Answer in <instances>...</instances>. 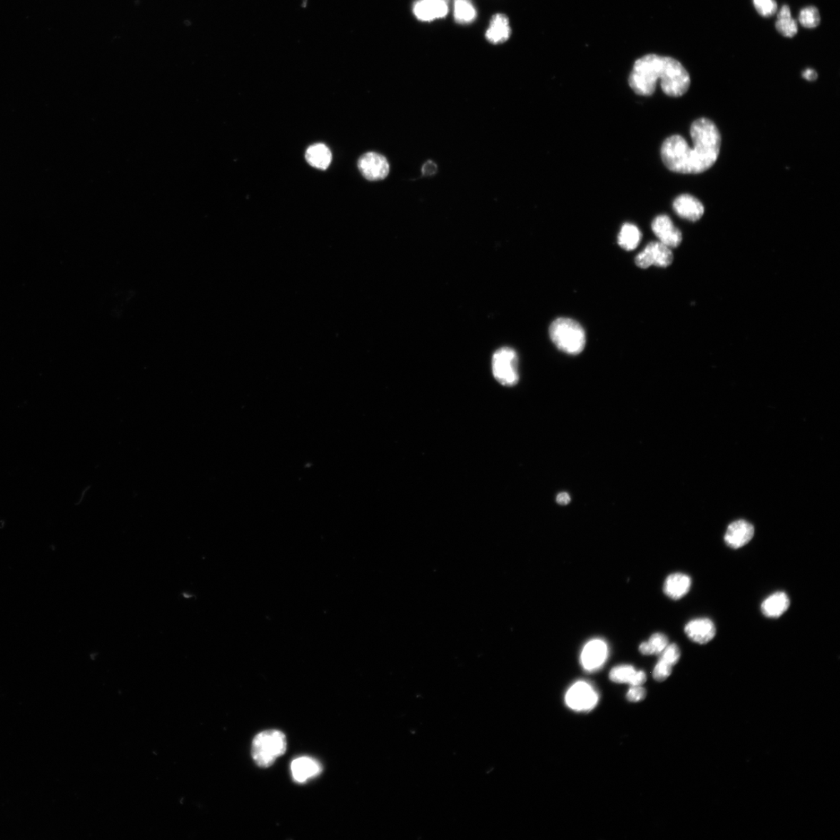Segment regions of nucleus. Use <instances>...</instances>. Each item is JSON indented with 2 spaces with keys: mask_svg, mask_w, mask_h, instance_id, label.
I'll use <instances>...</instances> for the list:
<instances>
[{
  "mask_svg": "<svg viewBox=\"0 0 840 840\" xmlns=\"http://www.w3.org/2000/svg\"><path fill=\"white\" fill-rule=\"evenodd\" d=\"M413 11L415 17L423 22L444 19L449 11V0H418Z\"/></svg>",
  "mask_w": 840,
  "mask_h": 840,
  "instance_id": "obj_11",
  "label": "nucleus"
},
{
  "mask_svg": "<svg viewBox=\"0 0 840 840\" xmlns=\"http://www.w3.org/2000/svg\"><path fill=\"white\" fill-rule=\"evenodd\" d=\"M661 654L660 659L672 666L677 664L679 662L681 657L680 649L678 645L675 644H669V645L665 647Z\"/></svg>",
  "mask_w": 840,
  "mask_h": 840,
  "instance_id": "obj_27",
  "label": "nucleus"
},
{
  "mask_svg": "<svg viewBox=\"0 0 840 840\" xmlns=\"http://www.w3.org/2000/svg\"><path fill=\"white\" fill-rule=\"evenodd\" d=\"M332 153L323 143H315L308 147L305 158L310 166L321 170H326L332 161Z\"/></svg>",
  "mask_w": 840,
  "mask_h": 840,
  "instance_id": "obj_20",
  "label": "nucleus"
},
{
  "mask_svg": "<svg viewBox=\"0 0 840 840\" xmlns=\"http://www.w3.org/2000/svg\"><path fill=\"white\" fill-rule=\"evenodd\" d=\"M512 36L508 17L504 14H497L492 17L490 27L486 32L487 40L493 45L506 42Z\"/></svg>",
  "mask_w": 840,
  "mask_h": 840,
  "instance_id": "obj_16",
  "label": "nucleus"
},
{
  "mask_svg": "<svg viewBox=\"0 0 840 840\" xmlns=\"http://www.w3.org/2000/svg\"><path fill=\"white\" fill-rule=\"evenodd\" d=\"M642 232L634 224H623L618 236L619 246L627 251L634 250L642 240Z\"/></svg>",
  "mask_w": 840,
  "mask_h": 840,
  "instance_id": "obj_22",
  "label": "nucleus"
},
{
  "mask_svg": "<svg viewBox=\"0 0 840 840\" xmlns=\"http://www.w3.org/2000/svg\"><path fill=\"white\" fill-rule=\"evenodd\" d=\"M658 80H661L663 92L672 98L682 97L691 84L689 73L678 60L655 54L637 60L629 77V84L637 94L649 97L654 93Z\"/></svg>",
  "mask_w": 840,
  "mask_h": 840,
  "instance_id": "obj_2",
  "label": "nucleus"
},
{
  "mask_svg": "<svg viewBox=\"0 0 840 840\" xmlns=\"http://www.w3.org/2000/svg\"><path fill=\"white\" fill-rule=\"evenodd\" d=\"M493 377L503 386L512 387L519 382L518 358L516 351L504 348L496 351L492 359Z\"/></svg>",
  "mask_w": 840,
  "mask_h": 840,
  "instance_id": "obj_5",
  "label": "nucleus"
},
{
  "mask_svg": "<svg viewBox=\"0 0 840 840\" xmlns=\"http://www.w3.org/2000/svg\"><path fill=\"white\" fill-rule=\"evenodd\" d=\"M673 259L670 248L663 245L660 241H652L637 255L635 263L642 268H647L652 265L666 268L672 263Z\"/></svg>",
  "mask_w": 840,
  "mask_h": 840,
  "instance_id": "obj_7",
  "label": "nucleus"
},
{
  "mask_svg": "<svg viewBox=\"0 0 840 840\" xmlns=\"http://www.w3.org/2000/svg\"><path fill=\"white\" fill-rule=\"evenodd\" d=\"M791 602L785 592H777L769 595L761 604V611L768 618H779L789 609Z\"/></svg>",
  "mask_w": 840,
  "mask_h": 840,
  "instance_id": "obj_19",
  "label": "nucleus"
},
{
  "mask_svg": "<svg viewBox=\"0 0 840 840\" xmlns=\"http://www.w3.org/2000/svg\"><path fill=\"white\" fill-rule=\"evenodd\" d=\"M754 533V527L751 523L744 520H739L727 527L724 542L727 547L732 549H740L752 540Z\"/></svg>",
  "mask_w": 840,
  "mask_h": 840,
  "instance_id": "obj_12",
  "label": "nucleus"
},
{
  "mask_svg": "<svg viewBox=\"0 0 840 840\" xmlns=\"http://www.w3.org/2000/svg\"><path fill=\"white\" fill-rule=\"evenodd\" d=\"M552 342L562 352L570 355L581 353L585 348L586 334L583 327L573 319L560 318L550 327Z\"/></svg>",
  "mask_w": 840,
  "mask_h": 840,
  "instance_id": "obj_3",
  "label": "nucleus"
},
{
  "mask_svg": "<svg viewBox=\"0 0 840 840\" xmlns=\"http://www.w3.org/2000/svg\"><path fill=\"white\" fill-rule=\"evenodd\" d=\"M646 694V690L642 687H632L627 692V698L629 702L637 703L643 700Z\"/></svg>",
  "mask_w": 840,
  "mask_h": 840,
  "instance_id": "obj_29",
  "label": "nucleus"
},
{
  "mask_svg": "<svg viewBox=\"0 0 840 840\" xmlns=\"http://www.w3.org/2000/svg\"><path fill=\"white\" fill-rule=\"evenodd\" d=\"M673 210L680 218L692 222H697L704 214V206L698 198L689 194H682L674 199Z\"/></svg>",
  "mask_w": 840,
  "mask_h": 840,
  "instance_id": "obj_13",
  "label": "nucleus"
},
{
  "mask_svg": "<svg viewBox=\"0 0 840 840\" xmlns=\"http://www.w3.org/2000/svg\"><path fill=\"white\" fill-rule=\"evenodd\" d=\"M437 168L436 163H435L432 161H428L425 164H424V166L422 167V175L424 176H430L435 175V173L437 172Z\"/></svg>",
  "mask_w": 840,
  "mask_h": 840,
  "instance_id": "obj_30",
  "label": "nucleus"
},
{
  "mask_svg": "<svg viewBox=\"0 0 840 840\" xmlns=\"http://www.w3.org/2000/svg\"><path fill=\"white\" fill-rule=\"evenodd\" d=\"M652 231L663 245L672 248L679 247L682 241V233L675 228L669 216H656L652 224Z\"/></svg>",
  "mask_w": 840,
  "mask_h": 840,
  "instance_id": "obj_10",
  "label": "nucleus"
},
{
  "mask_svg": "<svg viewBox=\"0 0 840 840\" xmlns=\"http://www.w3.org/2000/svg\"><path fill=\"white\" fill-rule=\"evenodd\" d=\"M691 586L692 580L689 576L685 574L675 573L669 575L665 580L664 592L670 599L679 600L689 593Z\"/></svg>",
  "mask_w": 840,
  "mask_h": 840,
  "instance_id": "obj_18",
  "label": "nucleus"
},
{
  "mask_svg": "<svg viewBox=\"0 0 840 840\" xmlns=\"http://www.w3.org/2000/svg\"><path fill=\"white\" fill-rule=\"evenodd\" d=\"M599 694L592 684L586 681H578L571 687L566 694V704L573 711L587 712L592 711L599 702Z\"/></svg>",
  "mask_w": 840,
  "mask_h": 840,
  "instance_id": "obj_6",
  "label": "nucleus"
},
{
  "mask_svg": "<svg viewBox=\"0 0 840 840\" xmlns=\"http://www.w3.org/2000/svg\"><path fill=\"white\" fill-rule=\"evenodd\" d=\"M802 76L805 80L809 81H815L817 80L818 74L813 69H807L802 73Z\"/></svg>",
  "mask_w": 840,
  "mask_h": 840,
  "instance_id": "obj_31",
  "label": "nucleus"
},
{
  "mask_svg": "<svg viewBox=\"0 0 840 840\" xmlns=\"http://www.w3.org/2000/svg\"><path fill=\"white\" fill-rule=\"evenodd\" d=\"M609 653V646L604 639H592L585 644L582 652L581 664L583 669L589 672L600 669L607 661Z\"/></svg>",
  "mask_w": 840,
  "mask_h": 840,
  "instance_id": "obj_8",
  "label": "nucleus"
},
{
  "mask_svg": "<svg viewBox=\"0 0 840 840\" xmlns=\"http://www.w3.org/2000/svg\"><path fill=\"white\" fill-rule=\"evenodd\" d=\"M776 29L786 38H793L798 33V23L793 19L791 9L787 5L783 6L778 13Z\"/></svg>",
  "mask_w": 840,
  "mask_h": 840,
  "instance_id": "obj_21",
  "label": "nucleus"
},
{
  "mask_svg": "<svg viewBox=\"0 0 840 840\" xmlns=\"http://www.w3.org/2000/svg\"><path fill=\"white\" fill-rule=\"evenodd\" d=\"M672 672V666L660 659L657 663L653 672V677L657 682H663L668 679Z\"/></svg>",
  "mask_w": 840,
  "mask_h": 840,
  "instance_id": "obj_28",
  "label": "nucleus"
},
{
  "mask_svg": "<svg viewBox=\"0 0 840 840\" xmlns=\"http://www.w3.org/2000/svg\"><path fill=\"white\" fill-rule=\"evenodd\" d=\"M799 22L803 27L806 29H815L818 27L821 22V16L818 9L816 6H807L800 12Z\"/></svg>",
  "mask_w": 840,
  "mask_h": 840,
  "instance_id": "obj_25",
  "label": "nucleus"
},
{
  "mask_svg": "<svg viewBox=\"0 0 840 840\" xmlns=\"http://www.w3.org/2000/svg\"><path fill=\"white\" fill-rule=\"evenodd\" d=\"M454 16L457 24H469L475 20L477 11L471 0H455Z\"/></svg>",
  "mask_w": 840,
  "mask_h": 840,
  "instance_id": "obj_23",
  "label": "nucleus"
},
{
  "mask_svg": "<svg viewBox=\"0 0 840 840\" xmlns=\"http://www.w3.org/2000/svg\"><path fill=\"white\" fill-rule=\"evenodd\" d=\"M690 147L682 136L667 138L661 147L662 160L667 168L679 174H700L714 166L720 154L722 136L717 126L706 118L692 123Z\"/></svg>",
  "mask_w": 840,
  "mask_h": 840,
  "instance_id": "obj_1",
  "label": "nucleus"
},
{
  "mask_svg": "<svg viewBox=\"0 0 840 840\" xmlns=\"http://www.w3.org/2000/svg\"><path fill=\"white\" fill-rule=\"evenodd\" d=\"M716 632L714 622L708 618L692 619L685 627V633L689 639L699 644L711 642L715 637Z\"/></svg>",
  "mask_w": 840,
  "mask_h": 840,
  "instance_id": "obj_14",
  "label": "nucleus"
},
{
  "mask_svg": "<svg viewBox=\"0 0 840 840\" xmlns=\"http://www.w3.org/2000/svg\"><path fill=\"white\" fill-rule=\"evenodd\" d=\"M358 168L363 177L369 181L385 179L389 173V163L384 156L369 152L361 156Z\"/></svg>",
  "mask_w": 840,
  "mask_h": 840,
  "instance_id": "obj_9",
  "label": "nucleus"
},
{
  "mask_svg": "<svg viewBox=\"0 0 840 840\" xmlns=\"http://www.w3.org/2000/svg\"><path fill=\"white\" fill-rule=\"evenodd\" d=\"M609 678L613 682L627 683L631 687H642L647 681L644 672L637 671L634 667L625 664L614 667L609 673Z\"/></svg>",
  "mask_w": 840,
  "mask_h": 840,
  "instance_id": "obj_17",
  "label": "nucleus"
},
{
  "mask_svg": "<svg viewBox=\"0 0 840 840\" xmlns=\"http://www.w3.org/2000/svg\"><path fill=\"white\" fill-rule=\"evenodd\" d=\"M557 501L559 505H567L570 502V497L567 492H561L557 496Z\"/></svg>",
  "mask_w": 840,
  "mask_h": 840,
  "instance_id": "obj_32",
  "label": "nucleus"
},
{
  "mask_svg": "<svg viewBox=\"0 0 840 840\" xmlns=\"http://www.w3.org/2000/svg\"><path fill=\"white\" fill-rule=\"evenodd\" d=\"M753 4L759 14L764 17L772 16L777 11L775 0H753Z\"/></svg>",
  "mask_w": 840,
  "mask_h": 840,
  "instance_id": "obj_26",
  "label": "nucleus"
},
{
  "mask_svg": "<svg viewBox=\"0 0 840 840\" xmlns=\"http://www.w3.org/2000/svg\"><path fill=\"white\" fill-rule=\"evenodd\" d=\"M668 645V637L663 634L657 633L653 634L647 642L640 644L639 649L644 655L661 654Z\"/></svg>",
  "mask_w": 840,
  "mask_h": 840,
  "instance_id": "obj_24",
  "label": "nucleus"
},
{
  "mask_svg": "<svg viewBox=\"0 0 840 840\" xmlns=\"http://www.w3.org/2000/svg\"><path fill=\"white\" fill-rule=\"evenodd\" d=\"M285 734L278 730H268L258 734L252 744V756L260 767L271 766L287 751Z\"/></svg>",
  "mask_w": 840,
  "mask_h": 840,
  "instance_id": "obj_4",
  "label": "nucleus"
},
{
  "mask_svg": "<svg viewBox=\"0 0 840 840\" xmlns=\"http://www.w3.org/2000/svg\"><path fill=\"white\" fill-rule=\"evenodd\" d=\"M291 774L293 781L298 784L306 783L323 772L322 764L313 758L301 756L292 761Z\"/></svg>",
  "mask_w": 840,
  "mask_h": 840,
  "instance_id": "obj_15",
  "label": "nucleus"
}]
</instances>
